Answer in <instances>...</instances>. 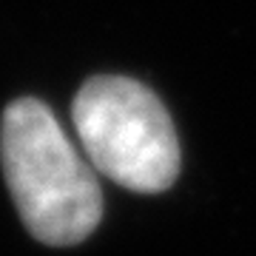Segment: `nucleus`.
Segmentation results:
<instances>
[{
	"label": "nucleus",
	"mask_w": 256,
	"mask_h": 256,
	"mask_svg": "<svg viewBox=\"0 0 256 256\" xmlns=\"http://www.w3.org/2000/svg\"><path fill=\"white\" fill-rule=\"evenodd\" d=\"M0 156L20 220L43 245H77L100 225L97 176L48 106L32 97L12 102L0 128Z\"/></svg>",
	"instance_id": "obj_1"
},
{
	"label": "nucleus",
	"mask_w": 256,
	"mask_h": 256,
	"mask_svg": "<svg viewBox=\"0 0 256 256\" xmlns=\"http://www.w3.org/2000/svg\"><path fill=\"white\" fill-rule=\"evenodd\" d=\"M80 146L97 171L140 194L171 188L180 174V142L154 92L131 77H92L72 106Z\"/></svg>",
	"instance_id": "obj_2"
}]
</instances>
